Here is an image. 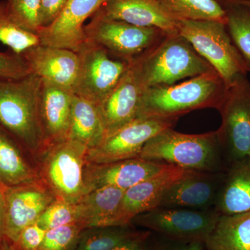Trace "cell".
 <instances>
[{"mask_svg":"<svg viewBox=\"0 0 250 250\" xmlns=\"http://www.w3.org/2000/svg\"><path fill=\"white\" fill-rule=\"evenodd\" d=\"M227 90L217 72L203 74L180 83L151 87L143 92L137 118L178 119L197 109H218Z\"/></svg>","mask_w":250,"mask_h":250,"instance_id":"obj_1","label":"cell"},{"mask_svg":"<svg viewBox=\"0 0 250 250\" xmlns=\"http://www.w3.org/2000/svg\"><path fill=\"white\" fill-rule=\"evenodd\" d=\"M42 80L31 72L18 80L0 79V125L34 161L45 147L40 117Z\"/></svg>","mask_w":250,"mask_h":250,"instance_id":"obj_2","label":"cell"},{"mask_svg":"<svg viewBox=\"0 0 250 250\" xmlns=\"http://www.w3.org/2000/svg\"><path fill=\"white\" fill-rule=\"evenodd\" d=\"M144 91L187 78L216 72L178 32L164 36L152 48L129 62Z\"/></svg>","mask_w":250,"mask_h":250,"instance_id":"obj_3","label":"cell"},{"mask_svg":"<svg viewBox=\"0 0 250 250\" xmlns=\"http://www.w3.org/2000/svg\"><path fill=\"white\" fill-rule=\"evenodd\" d=\"M222 156L216 131L187 134L168 128L149 139L139 157L188 171L220 172Z\"/></svg>","mask_w":250,"mask_h":250,"instance_id":"obj_4","label":"cell"},{"mask_svg":"<svg viewBox=\"0 0 250 250\" xmlns=\"http://www.w3.org/2000/svg\"><path fill=\"white\" fill-rule=\"evenodd\" d=\"M88 148L67 139L45 146L35 162L41 182L57 200L77 204L84 195Z\"/></svg>","mask_w":250,"mask_h":250,"instance_id":"obj_5","label":"cell"},{"mask_svg":"<svg viewBox=\"0 0 250 250\" xmlns=\"http://www.w3.org/2000/svg\"><path fill=\"white\" fill-rule=\"evenodd\" d=\"M177 32L209 62L227 88L250 71L225 23L217 21H178Z\"/></svg>","mask_w":250,"mask_h":250,"instance_id":"obj_6","label":"cell"},{"mask_svg":"<svg viewBox=\"0 0 250 250\" xmlns=\"http://www.w3.org/2000/svg\"><path fill=\"white\" fill-rule=\"evenodd\" d=\"M87 40L103 46L110 54L130 62L147 52L167 35L155 27H143L109 19L95 13L84 26Z\"/></svg>","mask_w":250,"mask_h":250,"instance_id":"obj_7","label":"cell"},{"mask_svg":"<svg viewBox=\"0 0 250 250\" xmlns=\"http://www.w3.org/2000/svg\"><path fill=\"white\" fill-rule=\"evenodd\" d=\"M218 110L222 123L216 131L222 150L231 164L250 159V83L246 76L229 87Z\"/></svg>","mask_w":250,"mask_h":250,"instance_id":"obj_8","label":"cell"},{"mask_svg":"<svg viewBox=\"0 0 250 250\" xmlns=\"http://www.w3.org/2000/svg\"><path fill=\"white\" fill-rule=\"evenodd\" d=\"M76 52L80 68L74 93L98 106L124 76L129 62L111 59L103 46L89 40Z\"/></svg>","mask_w":250,"mask_h":250,"instance_id":"obj_9","label":"cell"},{"mask_svg":"<svg viewBox=\"0 0 250 250\" xmlns=\"http://www.w3.org/2000/svg\"><path fill=\"white\" fill-rule=\"evenodd\" d=\"M220 214L213 209L157 207L136 215L130 224L152 230L177 242L205 243Z\"/></svg>","mask_w":250,"mask_h":250,"instance_id":"obj_10","label":"cell"},{"mask_svg":"<svg viewBox=\"0 0 250 250\" xmlns=\"http://www.w3.org/2000/svg\"><path fill=\"white\" fill-rule=\"evenodd\" d=\"M178 119L137 118L110 133L96 147L88 149L87 161L104 164L139 157L146 143L154 136L172 128Z\"/></svg>","mask_w":250,"mask_h":250,"instance_id":"obj_11","label":"cell"},{"mask_svg":"<svg viewBox=\"0 0 250 250\" xmlns=\"http://www.w3.org/2000/svg\"><path fill=\"white\" fill-rule=\"evenodd\" d=\"M6 220L5 239L16 241L24 228L37 223L44 210L57 199L41 182L3 190Z\"/></svg>","mask_w":250,"mask_h":250,"instance_id":"obj_12","label":"cell"},{"mask_svg":"<svg viewBox=\"0 0 250 250\" xmlns=\"http://www.w3.org/2000/svg\"><path fill=\"white\" fill-rule=\"evenodd\" d=\"M169 164L137 157L109 164L87 161L84 171V195L100 188L113 187L126 190L160 173Z\"/></svg>","mask_w":250,"mask_h":250,"instance_id":"obj_13","label":"cell"},{"mask_svg":"<svg viewBox=\"0 0 250 250\" xmlns=\"http://www.w3.org/2000/svg\"><path fill=\"white\" fill-rule=\"evenodd\" d=\"M108 0H68L58 18L41 28L37 35L41 45L77 52L87 41L84 22Z\"/></svg>","mask_w":250,"mask_h":250,"instance_id":"obj_14","label":"cell"},{"mask_svg":"<svg viewBox=\"0 0 250 250\" xmlns=\"http://www.w3.org/2000/svg\"><path fill=\"white\" fill-rule=\"evenodd\" d=\"M21 54L31 72L42 81L74 93L80 68V59L76 52L39 44Z\"/></svg>","mask_w":250,"mask_h":250,"instance_id":"obj_15","label":"cell"},{"mask_svg":"<svg viewBox=\"0 0 250 250\" xmlns=\"http://www.w3.org/2000/svg\"><path fill=\"white\" fill-rule=\"evenodd\" d=\"M221 172L187 171L166 190L159 207L210 209L225 175Z\"/></svg>","mask_w":250,"mask_h":250,"instance_id":"obj_16","label":"cell"},{"mask_svg":"<svg viewBox=\"0 0 250 250\" xmlns=\"http://www.w3.org/2000/svg\"><path fill=\"white\" fill-rule=\"evenodd\" d=\"M174 166H170L160 173L143 181L125 190L115 226L130 225L136 215L157 208L166 190L187 173Z\"/></svg>","mask_w":250,"mask_h":250,"instance_id":"obj_17","label":"cell"},{"mask_svg":"<svg viewBox=\"0 0 250 250\" xmlns=\"http://www.w3.org/2000/svg\"><path fill=\"white\" fill-rule=\"evenodd\" d=\"M143 92L129 64L123 78L98 105L106 135L137 118Z\"/></svg>","mask_w":250,"mask_h":250,"instance_id":"obj_18","label":"cell"},{"mask_svg":"<svg viewBox=\"0 0 250 250\" xmlns=\"http://www.w3.org/2000/svg\"><path fill=\"white\" fill-rule=\"evenodd\" d=\"M74 95L42 80L40 117L46 146L67 140Z\"/></svg>","mask_w":250,"mask_h":250,"instance_id":"obj_19","label":"cell"},{"mask_svg":"<svg viewBox=\"0 0 250 250\" xmlns=\"http://www.w3.org/2000/svg\"><path fill=\"white\" fill-rule=\"evenodd\" d=\"M96 13L139 27L158 28L167 34L177 31L178 21L155 0H108Z\"/></svg>","mask_w":250,"mask_h":250,"instance_id":"obj_20","label":"cell"},{"mask_svg":"<svg viewBox=\"0 0 250 250\" xmlns=\"http://www.w3.org/2000/svg\"><path fill=\"white\" fill-rule=\"evenodd\" d=\"M41 182L34 158L0 125V188Z\"/></svg>","mask_w":250,"mask_h":250,"instance_id":"obj_21","label":"cell"},{"mask_svg":"<svg viewBox=\"0 0 250 250\" xmlns=\"http://www.w3.org/2000/svg\"><path fill=\"white\" fill-rule=\"evenodd\" d=\"M213 208L223 215L250 211V159L231 164L224 175Z\"/></svg>","mask_w":250,"mask_h":250,"instance_id":"obj_22","label":"cell"},{"mask_svg":"<svg viewBox=\"0 0 250 250\" xmlns=\"http://www.w3.org/2000/svg\"><path fill=\"white\" fill-rule=\"evenodd\" d=\"M125 191L107 187L85 194L76 204L79 223L85 228L115 226Z\"/></svg>","mask_w":250,"mask_h":250,"instance_id":"obj_23","label":"cell"},{"mask_svg":"<svg viewBox=\"0 0 250 250\" xmlns=\"http://www.w3.org/2000/svg\"><path fill=\"white\" fill-rule=\"evenodd\" d=\"M106 136L98 105L74 95L67 139L91 149L98 146Z\"/></svg>","mask_w":250,"mask_h":250,"instance_id":"obj_24","label":"cell"},{"mask_svg":"<svg viewBox=\"0 0 250 250\" xmlns=\"http://www.w3.org/2000/svg\"><path fill=\"white\" fill-rule=\"evenodd\" d=\"M205 246L208 250H250V211L220 214Z\"/></svg>","mask_w":250,"mask_h":250,"instance_id":"obj_25","label":"cell"},{"mask_svg":"<svg viewBox=\"0 0 250 250\" xmlns=\"http://www.w3.org/2000/svg\"><path fill=\"white\" fill-rule=\"evenodd\" d=\"M176 21H217L226 24L225 9L217 0H155Z\"/></svg>","mask_w":250,"mask_h":250,"instance_id":"obj_26","label":"cell"},{"mask_svg":"<svg viewBox=\"0 0 250 250\" xmlns=\"http://www.w3.org/2000/svg\"><path fill=\"white\" fill-rule=\"evenodd\" d=\"M217 1L226 12L229 34L250 70V7L236 0Z\"/></svg>","mask_w":250,"mask_h":250,"instance_id":"obj_27","label":"cell"},{"mask_svg":"<svg viewBox=\"0 0 250 250\" xmlns=\"http://www.w3.org/2000/svg\"><path fill=\"white\" fill-rule=\"evenodd\" d=\"M129 225L85 228L74 250H111L141 233Z\"/></svg>","mask_w":250,"mask_h":250,"instance_id":"obj_28","label":"cell"},{"mask_svg":"<svg viewBox=\"0 0 250 250\" xmlns=\"http://www.w3.org/2000/svg\"><path fill=\"white\" fill-rule=\"evenodd\" d=\"M0 42L18 54L41 44L37 34L24 30L11 20L6 1H0Z\"/></svg>","mask_w":250,"mask_h":250,"instance_id":"obj_29","label":"cell"},{"mask_svg":"<svg viewBox=\"0 0 250 250\" xmlns=\"http://www.w3.org/2000/svg\"><path fill=\"white\" fill-rule=\"evenodd\" d=\"M10 18L24 30L37 34L41 29V0H6Z\"/></svg>","mask_w":250,"mask_h":250,"instance_id":"obj_30","label":"cell"},{"mask_svg":"<svg viewBox=\"0 0 250 250\" xmlns=\"http://www.w3.org/2000/svg\"><path fill=\"white\" fill-rule=\"evenodd\" d=\"M85 229L80 223H73L47 230L39 250H74Z\"/></svg>","mask_w":250,"mask_h":250,"instance_id":"obj_31","label":"cell"},{"mask_svg":"<svg viewBox=\"0 0 250 250\" xmlns=\"http://www.w3.org/2000/svg\"><path fill=\"white\" fill-rule=\"evenodd\" d=\"M36 223L45 230L79 223L76 204L56 200L44 210Z\"/></svg>","mask_w":250,"mask_h":250,"instance_id":"obj_32","label":"cell"},{"mask_svg":"<svg viewBox=\"0 0 250 250\" xmlns=\"http://www.w3.org/2000/svg\"><path fill=\"white\" fill-rule=\"evenodd\" d=\"M30 73V69L21 54L0 52V79L18 80Z\"/></svg>","mask_w":250,"mask_h":250,"instance_id":"obj_33","label":"cell"},{"mask_svg":"<svg viewBox=\"0 0 250 250\" xmlns=\"http://www.w3.org/2000/svg\"><path fill=\"white\" fill-rule=\"evenodd\" d=\"M46 231L37 223L29 225L20 233L16 241L12 243L15 250H39Z\"/></svg>","mask_w":250,"mask_h":250,"instance_id":"obj_34","label":"cell"},{"mask_svg":"<svg viewBox=\"0 0 250 250\" xmlns=\"http://www.w3.org/2000/svg\"><path fill=\"white\" fill-rule=\"evenodd\" d=\"M68 0H41V28L50 25L58 18Z\"/></svg>","mask_w":250,"mask_h":250,"instance_id":"obj_35","label":"cell"},{"mask_svg":"<svg viewBox=\"0 0 250 250\" xmlns=\"http://www.w3.org/2000/svg\"><path fill=\"white\" fill-rule=\"evenodd\" d=\"M149 236V231H141L137 236L118 245L111 250H147L146 241Z\"/></svg>","mask_w":250,"mask_h":250,"instance_id":"obj_36","label":"cell"},{"mask_svg":"<svg viewBox=\"0 0 250 250\" xmlns=\"http://www.w3.org/2000/svg\"><path fill=\"white\" fill-rule=\"evenodd\" d=\"M205 243L200 241L177 242V244L163 250H203Z\"/></svg>","mask_w":250,"mask_h":250,"instance_id":"obj_37","label":"cell"},{"mask_svg":"<svg viewBox=\"0 0 250 250\" xmlns=\"http://www.w3.org/2000/svg\"><path fill=\"white\" fill-rule=\"evenodd\" d=\"M5 220H6V207L4 191L0 188V243L5 239Z\"/></svg>","mask_w":250,"mask_h":250,"instance_id":"obj_38","label":"cell"},{"mask_svg":"<svg viewBox=\"0 0 250 250\" xmlns=\"http://www.w3.org/2000/svg\"><path fill=\"white\" fill-rule=\"evenodd\" d=\"M0 250H15V249L12 243L4 239L0 243Z\"/></svg>","mask_w":250,"mask_h":250,"instance_id":"obj_39","label":"cell"},{"mask_svg":"<svg viewBox=\"0 0 250 250\" xmlns=\"http://www.w3.org/2000/svg\"><path fill=\"white\" fill-rule=\"evenodd\" d=\"M236 1L241 3L242 4L246 5V6L250 7V0H236Z\"/></svg>","mask_w":250,"mask_h":250,"instance_id":"obj_40","label":"cell"}]
</instances>
